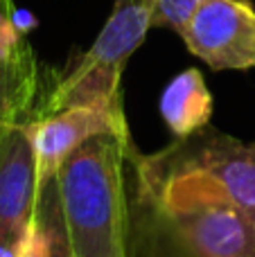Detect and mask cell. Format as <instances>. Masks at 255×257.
<instances>
[{
	"label": "cell",
	"mask_w": 255,
	"mask_h": 257,
	"mask_svg": "<svg viewBox=\"0 0 255 257\" xmlns=\"http://www.w3.org/2000/svg\"><path fill=\"white\" fill-rule=\"evenodd\" d=\"M39 192V169L27 120L0 142V246L18 250L34 219Z\"/></svg>",
	"instance_id": "6"
},
{
	"label": "cell",
	"mask_w": 255,
	"mask_h": 257,
	"mask_svg": "<svg viewBox=\"0 0 255 257\" xmlns=\"http://www.w3.org/2000/svg\"><path fill=\"white\" fill-rule=\"evenodd\" d=\"M106 131H129L124 113H113L95 106H70L30 120V136L36 154V169H39V187L57 176L72 151L79 149L86 140Z\"/></svg>",
	"instance_id": "8"
},
{
	"label": "cell",
	"mask_w": 255,
	"mask_h": 257,
	"mask_svg": "<svg viewBox=\"0 0 255 257\" xmlns=\"http://www.w3.org/2000/svg\"><path fill=\"white\" fill-rule=\"evenodd\" d=\"M181 39L212 70H251L255 68V9L248 0H206Z\"/></svg>",
	"instance_id": "5"
},
{
	"label": "cell",
	"mask_w": 255,
	"mask_h": 257,
	"mask_svg": "<svg viewBox=\"0 0 255 257\" xmlns=\"http://www.w3.org/2000/svg\"><path fill=\"white\" fill-rule=\"evenodd\" d=\"M131 151L129 131H106L72 151L57 172L72 257H134Z\"/></svg>",
	"instance_id": "2"
},
{
	"label": "cell",
	"mask_w": 255,
	"mask_h": 257,
	"mask_svg": "<svg viewBox=\"0 0 255 257\" xmlns=\"http://www.w3.org/2000/svg\"><path fill=\"white\" fill-rule=\"evenodd\" d=\"M161 115L176 138H190L208 126L212 95L197 68L179 72L161 95Z\"/></svg>",
	"instance_id": "9"
},
{
	"label": "cell",
	"mask_w": 255,
	"mask_h": 257,
	"mask_svg": "<svg viewBox=\"0 0 255 257\" xmlns=\"http://www.w3.org/2000/svg\"><path fill=\"white\" fill-rule=\"evenodd\" d=\"M152 18L154 0H115L95 43L72 63L70 70L54 77L39 115L70 106L124 113L120 79L126 61L147 36Z\"/></svg>",
	"instance_id": "3"
},
{
	"label": "cell",
	"mask_w": 255,
	"mask_h": 257,
	"mask_svg": "<svg viewBox=\"0 0 255 257\" xmlns=\"http://www.w3.org/2000/svg\"><path fill=\"white\" fill-rule=\"evenodd\" d=\"M14 27H16L23 36H27L30 32H34L36 27H39V21H36V16L32 12L16 7L14 9Z\"/></svg>",
	"instance_id": "12"
},
{
	"label": "cell",
	"mask_w": 255,
	"mask_h": 257,
	"mask_svg": "<svg viewBox=\"0 0 255 257\" xmlns=\"http://www.w3.org/2000/svg\"><path fill=\"white\" fill-rule=\"evenodd\" d=\"M203 3L206 0H154L152 27H170L181 34Z\"/></svg>",
	"instance_id": "11"
},
{
	"label": "cell",
	"mask_w": 255,
	"mask_h": 257,
	"mask_svg": "<svg viewBox=\"0 0 255 257\" xmlns=\"http://www.w3.org/2000/svg\"><path fill=\"white\" fill-rule=\"evenodd\" d=\"M134 257H255V221L172 145L129 156Z\"/></svg>",
	"instance_id": "1"
},
{
	"label": "cell",
	"mask_w": 255,
	"mask_h": 257,
	"mask_svg": "<svg viewBox=\"0 0 255 257\" xmlns=\"http://www.w3.org/2000/svg\"><path fill=\"white\" fill-rule=\"evenodd\" d=\"M172 149L210 174L224 194L255 221V145L206 126L190 138H176Z\"/></svg>",
	"instance_id": "7"
},
{
	"label": "cell",
	"mask_w": 255,
	"mask_h": 257,
	"mask_svg": "<svg viewBox=\"0 0 255 257\" xmlns=\"http://www.w3.org/2000/svg\"><path fill=\"white\" fill-rule=\"evenodd\" d=\"M0 257H18L14 248H7V246H0Z\"/></svg>",
	"instance_id": "13"
},
{
	"label": "cell",
	"mask_w": 255,
	"mask_h": 257,
	"mask_svg": "<svg viewBox=\"0 0 255 257\" xmlns=\"http://www.w3.org/2000/svg\"><path fill=\"white\" fill-rule=\"evenodd\" d=\"M14 0H0V142L16 124L39 117L54 77L41 68L27 36L14 27Z\"/></svg>",
	"instance_id": "4"
},
{
	"label": "cell",
	"mask_w": 255,
	"mask_h": 257,
	"mask_svg": "<svg viewBox=\"0 0 255 257\" xmlns=\"http://www.w3.org/2000/svg\"><path fill=\"white\" fill-rule=\"evenodd\" d=\"M36 219L41 221L45 235L50 241V257H72L70 239L66 230V219H63L61 194H59L57 176L45 181L41 185L39 201H36Z\"/></svg>",
	"instance_id": "10"
}]
</instances>
